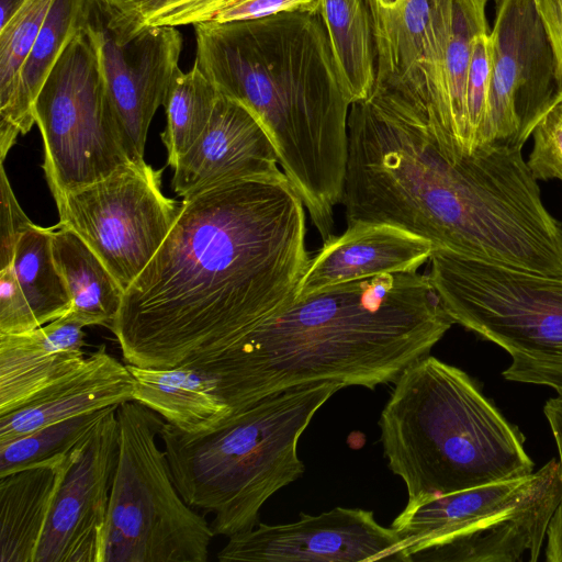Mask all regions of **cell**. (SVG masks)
<instances>
[{"mask_svg":"<svg viewBox=\"0 0 562 562\" xmlns=\"http://www.w3.org/2000/svg\"><path fill=\"white\" fill-rule=\"evenodd\" d=\"M305 211L289 180L239 181L183 199L109 327L124 361L202 364L288 308L311 259Z\"/></svg>","mask_w":562,"mask_h":562,"instance_id":"6da1fadb","label":"cell"},{"mask_svg":"<svg viewBox=\"0 0 562 562\" xmlns=\"http://www.w3.org/2000/svg\"><path fill=\"white\" fill-rule=\"evenodd\" d=\"M521 148L484 146L452 160L424 115L373 89L350 105L346 221L396 225L436 250L562 277V223L544 206Z\"/></svg>","mask_w":562,"mask_h":562,"instance_id":"7a4b0ae2","label":"cell"},{"mask_svg":"<svg viewBox=\"0 0 562 562\" xmlns=\"http://www.w3.org/2000/svg\"><path fill=\"white\" fill-rule=\"evenodd\" d=\"M454 324L428 276L387 273L294 301L218 358L198 364L233 414L292 387L395 382Z\"/></svg>","mask_w":562,"mask_h":562,"instance_id":"3957f363","label":"cell"},{"mask_svg":"<svg viewBox=\"0 0 562 562\" xmlns=\"http://www.w3.org/2000/svg\"><path fill=\"white\" fill-rule=\"evenodd\" d=\"M193 26V66L259 119L282 171L327 240L344 192L351 103L318 10Z\"/></svg>","mask_w":562,"mask_h":562,"instance_id":"277c9868","label":"cell"},{"mask_svg":"<svg viewBox=\"0 0 562 562\" xmlns=\"http://www.w3.org/2000/svg\"><path fill=\"white\" fill-rule=\"evenodd\" d=\"M379 426L407 508L533 472L519 429L464 371L429 355L396 379Z\"/></svg>","mask_w":562,"mask_h":562,"instance_id":"5b68a950","label":"cell"},{"mask_svg":"<svg viewBox=\"0 0 562 562\" xmlns=\"http://www.w3.org/2000/svg\"><path fill=\"white\" fill-rule=\"evenodd\" d=\"M342 387L326 381L272 394L203 435L165 423L159 438L183 499L214 516L215 535L254 528L266 501L304 473L299 439Z\"/></svg>","mask_w":562,"mask_h":562,"instance_id":"8992f818","label":"cell"},{"mask_svg":"<svg viewBox=\"0 0 562 562\" xmlns=\"http://www.w3.org/2000/svg\"><path fill=\"white\" fill-rule=\"evenodd\" d=\"M562 494L560 462L404 507L402 562H536Z\"/></svg>","mask_w":562,"mask_h":562,"instance_id":"52a82bcc","label":"cell"},{"mask_svg":"<svg viewBox=\"0 0 562 562\" xmlns=\"http://www.w3.org/2000/svg\"><path fill=\"white\" fill-rule=\"evenodd\" d=\"M119 457L100 562H205L211 524L176 486L158 437L165 419L136 401L117 408Z\"/></svg>","mask_w":562,"mask_h":562,"instance_id":"ba28073f","label":"cell"},{"mask_svg":"<svg viewBox=\"0 0 562 562\" xmlns=\"http://www.w3.org/2000/svg\"><path fill=\"white\" fill-rule=\"evenodd\" d=\"M454 324L512 357L562 356V277L435 250L427 274Z\"/></svg>","mask_w":562,"mask_h":562,"instance_id":"9c48e42d","label":"cell"},{"mask_svg":"<svg viewBox=\"0 0 562 562\" xmlns=\"http://www.w3.org/2000/svg\"><path fill=\"white\" fill-rule=\"evenodd\" d=\"M90 24L68 43L34 103L43 169L56 203L132 161L108 99Z\"/></svg>","mask_w":562,"mask_h":562,"instance_id":"30bf717a","label":"cell"},{"mask_svg":"<svg viewBox=\"0 0 562 562\" xmlns=\"http://www.w3.org/2000/svg\"><path fill=\"white\" fill-rule=\"evenodd\" d=\"M162 169L130 161L105 178L65 194L60 225L74 231L125 291L171 231L181 203L161 191Z\"/></svg>","mask_w":562,"mask_h":562,"instance_id":"8fae6325","label":"cell"},{"mask_svg":"<svg viewBox=\"0 0 562 562\" xmlns=\"http://www.w3.org/2000/svg\"><path fill=\"white\" fill-rule=\"evenodd\" d=\"M482 147L521 148L562 103L557 58L533 0H496Z\"/></svg>","mask_w":562,"mask_h":562,"instance_id":"7c38bea8","label":"cell"},{"mask_svg":"<svg viewBox=\"0 0 562 562\" xmlns=\"http://www.w3.org/2000/svg\"><path fill=\"white\" fill-rule=\"evenodd\" d=\"M119 406L70 454L34 562H100L119 457Z\"/></svg>","mask_w":562,"mask_h":562,"instance_id":"4fadbf2b","label":"cell"},{"mask_svg":"<svg viewBox=\"0 0 562 562\" xmlns=\"http://www.w3.org/2000/svg\"><path fill=\"white\" fill-rule=\"evenodd\" d=\"M221 562L401 561V539L380 525L372 510L335 507L319 515L301 514L283 525L257 524L228 537Z\"/></svg>","mask_w":562,"mask_h":562,"instance_id":"5bb4252c","label":"cell"},{"mask_svg":"<svg viewBox=\"0 0 562 562\" xmlns=\"http://www.w3.org/2000/svg\"><path fill=\"white\" fill-rule=\"evenodd\" d=\"M90 27L124 150L132 161L144 160L150 122L179 69L182 35L177 26H154L117 44L100 2Z\"/></svg>","mask_w":562,"mask_h":562,"instance_id":"9a60e30c","label":"cell"},{"mask_svg":"<svg viewBox=\"0 0 562 562\" xmlns=\"http://www.w3.org/2000/svg\"><path fill=\"white\" fill-rule=\"evenodd\" d=\"M487 0H434L423 52L424 117L442 153L452 160L470 155L465 83L473 43L490 32Z\"/></svg>","mask_w":562,"mask_h":562,"instance_id":"2e32d148","label":"cell"},{"mask_svg":"<svg viewBox=\"0 0 562 562\" xmlns=\"http://www.w3.org/2000/svg\"><path fill=\"white\" fill-rule=\"evenodd\" d=\"M249 180L289 179L259 119L218 92L205 130L173 167L172 189L189 199L215 187Z\"/></svg>","mask_w":562,"mask_h":562,"instance_id":"e0dca14e","label":"cell"},{"mask_svg":"<svg viewBox=\"0 0 562 562\" xmlns=\"http://www.w3.org/2000/svg\"><path fill=\"white\" fill-rule=\"evenodd\" d=\"M436 246L403 227L378 222L348 223L310 259L294 301L327 288L387 273H414Z\"/></svg>","mask_w":562,"mask_h":562,"instance_id":"ac0fdd59","label":"cell"},{"mask_svg":"<svg viewBox=\"0 0 562 562\" xmlns=\"http://www.w3.org/2000/svg\"><path fill=\"white\" fill-rule=\"evenodd\" d=\"M133 389L134 378L127 364L101 345L76 369L19 407L0 414V443L57 422L134 401Z\"/></svg>","mask_w":562,"mask_h":562,"instance_id":"d6986e66","label":"cell"},{"mask_svg":"<svg viewBox=\"0 0 562 562\" xmlns=\"http://www.w3.org/2000/svg\"><path fill=\"white\" fill-rule=\"evenodd\" d=\"M83 327L68 312L32 331L0 335V414L81 364L87 345Z\"/></svg>","mask_w":562,"mask_h":562,"instance_id":"ffe728a7","label":"cell"},{"mask_svg":"<svg viewBox=\"0 0 562 562\" xmlns=\"http://www.w3.org/2000/svg\"><path fill=\"white\" fill-rule=\"evenodd\" d=\"M376 50L373 89L391 92L424 114L423 52L434 0H364Z\"/></svg>","mask_w":562,"mask_h":562,"instance_id":"44dd1931","label":"cell"},{"mask_svg":"<svg viewBox=\"0 0 562 562\" xmlns=\"http://www.w3.org/2000/svg\"><path fill=\"white\" fill-rule=\"evenodd\" d=\"M126 364L134 378V401L187 434H207L233 414L218 393L215 376L204 368L184 364L143 368Z\"/></svg>","mask_w":562,"mask_h":562,"instance_id":"7402d4cb","label":"cell"},{"mask_svg":"<svg viewBox=\"0 0 562 562\" xmlns=\"http://www.w3.org/2000/svg\"><path fill=\"white\" fill-rule=\"evenodd\" d=\"M99 0H54L37 38L20 71L10 102L0 109V156L3 162L19 135L33 124L35 100L71 38L86 29Z\"/></svg>","mask_w":562,"mask_h":562,"instance_id":"603a6c76","label":"cell"},{"mask_svg":"<svg viewBox=\"0 0 562 562\" xmlns=\"http://www.w3.org/2000/svg\"><path fill=\"white\" fill-rule=\"evenodd\" d=\"M69 457L0 477V562H34Z\"/></svg>","mask_w":562,"mask_h":562,"instance_id":"cb8c5ba5","label":"cell"},{"mask_svg":"<svg viewBox=\"0 0 562 562\" xmlns=\"http://www.w3.org/2000/svg\"><path fill=\"white\" fill-rule=\"evenodd\" d=\"M52 249L70 297L69 313L85 327H110L124 293L119 282L92 249L68 227L53 226Z\"/></svg>","mask_w":562,"mask_h":562,"instance_id":"d4e9b609","label":"cell"},{"mask_svg":"<svg viewBox=\"0 0 562 562\" xmlns=\"http://www.w3.org/2000/svg\"><path fill=\"white\" fill-rule=\"evenodd\" d=\"M345 92L355 103L370 97L376 79V50L364 0H318Z\"/></svg>","mask_w":562,"mask_h":562,"instance_id":"484cf974","label":"cell"},{"mask_svg":"<svg viewBox=\"0 0 562 562\" xmlns=\"http://www.w3.org/2000/svg\"><path fill=\"white\" fill-rule=\"evenodd\" d=\"M53 227L32 225L20 237L12 262L18 282L37 327L69 312L70 297L55 263Z\"/></svg>","mask_w":562,"mask_h":562,"instance_id":"4316f807","label":"cell"},{"mask_svg":"<svg viewBox=\"0 0 562 562\" xmlns=\"http://www.w3.org/2000/svg\"><path fill=\"white\" fill-rule=\"evenodd\" d=\"M217 97L216 88L195 66L187 72L177 70L162 103L167 122L161 140L170 167L176 166L203 133Z\"/></svg>","mask_w":562,"mask_h":562,"instance_id":"83f0119b","label":"cell"},{"mask_svg":"<svg viewBox=\"0 0 562 562\" xmlns=\"http://www.w3.org/2000/svg\"><path fill=\"white\" fill-rule=\"evenodd\" d=\"M114 406L57 422L0 443V477L29 467L66 460Z\"/></svg>","mask_w":562,"mask_h":562,"instance_id":"f1b7e54d","label":"cell"},{"mask_svg":"<svg viewBox=\"0 0 562 562\" xmlns=\"http://www.w3.org/2000/svg\"><path fill=\"white\" fill-rule=\"evenodd\" d=\"M54 0H26L0 27V109L11 100L20 71Z\"/></svg>","mask_w":562,"mask_h":562,"instance_id":"f546056e","label":"cell"},{"mask_svg":"<svg viewBox=\"0 0 562 562\" xmlns=\"http://www.w3.org/2000/svg\"><path fill=\"white\" fill-rule=\"evenodd\" d=\"M301 10H318V0H199L170 15L161 26L251 21Z\"/></svg>","mask_w":562,"mask_h":562,"instance_id":"4dcf8cb0","label":"cell"},{"mask_svg":"<svg viewBox=\"0 0 562 562\" xmlns=\"http://www.w3.org/2000/svg\"><path fill=\"white\" fill-rule=\"evenodd\" d=\"M199 0H99L105 25L117 44H126L149 27Z\"/></svg>","mask_w":562,"mask_h":562,"instance_id":"1f68e13d","label":"cell"},{"mask_svg":"<svg viewBox=\"0 0 562 562\" xmlns=\"http://www.w3.org/2000/svg\"><path fill=\"white\" fill-rule=\"evenodd\" d=\"M491 32L474 40L465 83V122L470 155L482 147L492 75Z\"/></svg>","mask_w":562,"mask_h":562,"instance_id":"d6a6232c","label":"cell"},{"mask_svg":"<svg viewBox=\"0 0 562 562\" xmlns=\"http://www.w3.org/2000/svg\"><path fill=\"white\" fill-rule=\"evenodd\" d=\"M527 165L537 180L562 181V103L549 112L532 132Z\"/></svg>","mask_w":562,"mask_h":562,"instance_id":"836d02e7","label":"cell"},{"mask_svg":"<svg viewBox=\"0 0 562 562\" xmlns=\"http://www.w3.org/2000/svg\"><path fill=\"white\" fill-rule=\"evenodd\" d=\"M34 223L21 209L1 162L0 171V270L12 265L16 244Z\"/></svg>","mask_w":562,"mask_h":562,"instance_id":"e575fe53","label":"cell"},{"mask_svg":"<svg viewBox=\"0 0 562 562\" xmlns=\"http://www.w3.org/2000/svg\"><path fill=\"white\" fill-rule=\"evenodd\" d=\"M38 328L18 282L13 266L0 270V335Z\"/></svg>","mask_w":562,"mask_h":562,"instance_id":"d590c367","label":"cell"},{"mask_svg":"<svg viewBox=\"0 0 562 562\" xmlns=\"http://www.w3.org/2000/svg\"><path fill=\"white\" fill-rule=\"evenodd\" d=\"M502 374L508 381L549 386L562 396V356H513Z\"/></svg>","mask_w":562,"mask_h":562,"instance_id":"8d00e7d4","label":"cell"},{"mask_svg":"<svg viewBox=\"0 0 562 562\" xmlns=\"http://www.w3.org/2000/svg\"><path fill=\"white\" fill-rule=\"evenodd\" d=\"M544 416L554 437L562 476V396L549 398L543 406ZM546 560L562 562V494L547 530Z\"/></svg>","mask_w":562,"mask_h":562,"instance_id":"74e56055","label":"cell"},{"mask_svg":"<svg viewBox=\"0 0 562 562\" xmlns=\"http://www.w3.org/2000/svg\"><path fill=\"white\" fill-rule=\"evenodd\" d=\"M533 3L555 55L562 82V0H533Z\"/></svg>","mask_w":562,"mask_h":562,"instance_id":"f35d334b","label":"cell"},{"mask_svg":"<svg viewBox=\"0 0 562 562\" xmlns=\"http://www.w3.org/2000/svg\"><path fill=\"white\" fill-rule=\"evenodd\" d=\"M26 0H0L1 23L4 26Z\"/></svg>","mask_w":562,"mask_h":562,"instance_id":"ab89813d","label":"cell"}]
</instances>
